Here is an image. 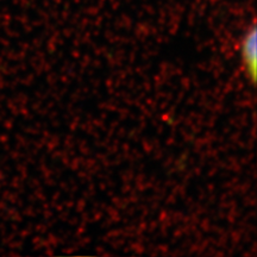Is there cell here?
<instances>
[{
  "mask_svg": "<svg viewBox=\"0 0 257 257\" xmlns=\"http://www.w3.org/2000/svg\"><path fill=\"white\" fill-rule=\"evenodd\" d=\"M242 60L246 75L252 82L256 81L257 75V34L255 25L246 31L242 41Z\"/></svg>",
  "mask_w": 257,
  "mask_h": 257,
  "instance_id": "cell-1",
  "label": "cell"
}]
</instances>
